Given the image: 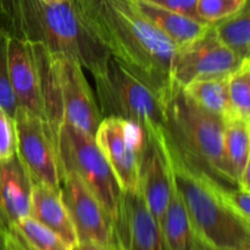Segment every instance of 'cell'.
<instances>
[{"mask_svg": "<svg viewBox=\"0 0 250 250\" xmlns=\"http://www.w3.org/2000/svg\"><path fill=\"white\" fill-rule=\"evenodd\" d=\"M88 31L110 56L163 98L172 88L177 46L138 10L134 0H72Z\"/></svg>", "mask_w": 250, "mask_h": 250, "instance_id": "cell-1", "label": "cell"}, {"mask_svg": "<svg viewBox=\"0 0 250 250\" xmlns=\"http://www.w3.org/2000/svg\"><path fill=\"white\" fill-rule=\"evenodd\" d=\"M0 28L7 36L73 58L93 76L104 70L110 58L83 23L72 0L58 4L42 0H0Z\"/></svg>", "mask_w": 250, "mask_h": 250, "instance_id": "cell-2", "label": "cell"}, {"mask_svg": "<svg viewBox=\"0 0 250 250\" xmlns=\"http://www.w3.org/2000/svg\"><path fill=\"white\" fill-rule=\"evenodd\" d=\"M163 136L167 150L195 175L222 187H238L225 154L222 120L175 84L164 98Z\"/></svg>", "mask_w": 250, "mask_h": 250, "instance_id": "cell-3", "label": "cell"}, {"mask_svg": "<svg viewBox=\"0 0 250 250\" xmlns=\"http://www.w3.org/2000/svg\"><path fill=\"white\" fill-rule=\"evenodd\" d=\"M167 154L173 185L195 237L215 250H250V224L225 205L210 181L192 172L168 150Z\"/></svg>", "mask_w": 250, "mask_h": 250, "instance_id": "cell-4", "label": "cell"}, {"mask_svg": "<svg viewBox=\"0 0 250 250\" xmlns=\"http://www.w3.org/2000/svg\"><path fill=\"white\" fill-rule=\"evenodd\" d=\"M94 80L102 117L128 120L148 133L163 134L164 98L148 83L112 56Z\"/></svg>", "mask_w": 250, "mask_h": 250, "instance_id": "cell-5", "label": "cell"}, {"mask_svg": "<svg viewBox=\"0 0 250 250\" xmlns=\"http://www.w3.org/2000/svg\"><path fill=\"white\" fill-rule=\"evenodd\" d=\"M56 149L61 176L68 171L75 172L97 198L111 224L119 210L122 189L94 137L62 122L56 133Z\"/></svg>", "mask_w": 250, "mask_h": 250, "instance_id": "cell-6", "label": "cell"}, {"mask_svg": "<svg viewBox=\"0 0 250 250\" xmlns=\"http://www.w3.org/2000/svg\"><path fill=\"white\" fill-rule=\"evenodd\" d=\"M94 139L125 192L138 190L146 131L119 117H103Z\"/></svg>", "mask_w": 250, "mask_h": 250, "instance_id": "cell-7", "label": "cell"}, {"mask_svg": "<svg viewBox=\"0 0 250 250\" xmlns=\"http://www.w3.org/2000/svg\"><path fill=\"white\" fill-rule=\"evenodd\" d=\"M16 155L26 168L33 185L61 187V171L56 139L49 125L17 106L14 115Z\"/></svg>", "mask_w": 250, "mask_h": 250, "instance_id": "cell-8", "label": "cell"}, {"mask_svg": "<svg viewBox=\"0 0 250 250\" xmlns=\"http://www.w3.org/2000/svg\"><path fill=\"white\" fill-rule=\"evenodd\" d=\"M51 62L62 121L94 137L103 117L82 65L73 58L54 53Z\"/></svg>", "mask_w": 250, "mask_h": 250, "instance_id": "cell-9", "label": "cell"}, {"mask_svg": "<svg viewBox=\"0 0 250 250\" xmlns=\"http://www.w3.org/2000/svg\"><path fill=\"white\" fill-rule=\"evenodd\" d=\"M242 61L215 36L212 24L207 31L176 50L171 62L172 84L183 88L203 78L227 76Z\"/></svg>", "mask_w": 250, "mask_h": 250, "instance_id": "cell-10", "label": "cell"}, {"mask_svg": "<svg viewBox=\"0 0 250 250\" xmlns=\"http://www.w3.org/2000/svg\"><path fill=\"white\" fill-rule=\"evenodd\" d=\"M110 225L111 243L116 250H167L160 226L141 189L122 190L116 217Z\"/></svg>", "mask_w": 250, "mask_h": 250, "instance_id": "cell-11", "label": "cell"}, {"mask_svg": "<svg viewBox=\"0 0 250 250\" xmlns=\"http://www.w3.org/2000/svg\"><path fill=\"white\" fill-rule=\"evenodd\" d=\"M61 195L71 217L78 243L112 246L111 226L107 215L87 186L75 172L61 176Z\"/></svg>", "mask_w": 250, "mask_h": 250, "instance_id": "cell-12", "label": "cell"}, {"mask_svg": "<svg viewBox=\"0 0 250 250\" xmlns=\"http://www.w3.org/2000/svg\"><path fill=\"white\" fill-rule=\"evenodd\" d=\"M7 67L17 105L46 122L41 66L33 43L7 36Z\"/></svg>", "mask_w": 250, "mask_h": 250, "instance_id": "cell-13", "label": "cell"}, {"mask_svg": "<svg viewBox=\"0 0 250 250\" xmlns=\"http://www.w3.org/2000/svg\"><path fill=\"white\" fill-rule=\"evenodd\" d=\"M139 188L146 207L161 229V222L172 189V173L163 134L146 132Z\"/></svg>", "mask_w": 250, "mask_h": 250, "instance_id": "cell-14", "label": "cell"}, {"mask_svg": "<svg viewBox=\"0 0 250 250\" xmlns=\"http://www.w3.org/2000/svg\"><path fill=\"white\" fill-rule=\"evenodd\" d=\"M32 181L15 154L0 161V231H11L31 214Z\"/></svg>", "mask_w": 250, "mask_h": 250, "instance_id": "cell-15", "label": "cell"}, {"mask_svg": "<svg viewBox=\"0 0 250 250\" xmlns=\"http://www.w3.org/2000/svg\"><path fill=\"white\" fill-rule=\"evenodd\" d=\"M29 216L55 232L72 248L78 244L75 227L62 200L61 188L32 185Z\"/></svg>", "mask_w": 250, "mask_h": 250, "instance_id": "cell-16", "label": "cell"}, {"mask_svg": "<svg viewBox=\"0 0 250 250\" xmlns=\"http://www.w3.org/2000/svg\"><path fill=\"white\" fill-rule=\"evenodd\" d=\"M139 11L163 32L177 48L202 36L211 23L198 21L185 15L163 9L144 0H134Z\"/></svg>", "mask_w": 250, "mask_h": 250, "instance_id": "cell-17", "label": "cell"}, {"mask_svg": "<svg viewBox=\"0 0 250 250\" xmlns=\"http://www.w3.org/2000/svg\"><path fill=\"white\" fill-rule=\"evenodd\" d=\"M161 232L167 250H194L198 243L187 209L173 180L170 199L161 222Z\"/></svg>", "mask_w": 250, "mask_h": 250, "instance_id": "cell-18", "label": "cell"}, {"mask_svg": "<svg viewBox=\"0 0 250 250\" xmlns=\"http://www.w3.org/2000/svg\"><path fill=\"white\" fill-rule=\"evenodd\" d=\"M227 76L193 81L183 87V90L198 106L225 120L232 115L227 90Z\"/></svg>", "mask_w": 250, "mask_h": 250, "instance_id": "cell-19", "label": "cell"}, {"mask_svg": "<svg viewBox=\"0 0 250 250\" xmlns=\"http://www.w3.org/2000/svg\"><path fill=\"white\" fill-rule=\"evenodd\" d=\"M224 122V148L227 161L238 183L239 176L249 161L250 120L238 116L226 117Z\"/></svg>", "mask_w": 250, "mask_h": 250, "instance_id": "cell-20", "label": "cell"}, {"mask_svg": "<svg viewBox=\"0 0 250 250\" xmlns=\"http://www.w3.org/2000/svg\"><path fill=\"white\" fill-rule=\"evenodd\" d=\"M215 36L241 61L249 59L250 53V10L249 2L237 14L215 22Z\"/></svg>", "mask_w": 250, "mask_h": 250, "instance_id": "cell-21", "label": "cell"}, {"mask_svg": "<svg viewBox=\"0 0 250 250\" xmlns=\"http://www.w3.org/2000/svg\"><path fill=\"white\" fill-rule=\"evenodd\" d=\"M29 250H72L60 236L32 216H26L12 227Z\"/></svg>", "mask_w": 250, "mask_h": 250, "instance_id": "cell-22", "label": "cell"}, {"mask_svg": "<svg viewBox=\"0 0 250 250\" xmlns=\"http://www.w3.org/2000/svg\"><path fill=\"white\" fill-rule=\"evenodd\" d=\"M229 105L232 115L243 120H250V59L227 76Z\"/></svg>", "mask_w": 250, "mask_h": 250, "instance_id": "cell-23", "label": "cell"}, {"mask_svg": "<svg viewBox=\"0 0 250 250\" xmlns=\"http://www.w3.org/2000/svg\"><path fill=\"white\" fill-rule=\"evenodd\" d=\"M249 0H197L195 12L205 23H215L237 14Z\"/></svg>", "mask_w": 250, "mask_h": 250, "instance_id": "cell-24", "label": "cell"}, {"mask_svg": "<svg viewBox=\"0 0 250 250\" xmlns=\"http://www.w3.org/2000/svg\"><path fill=\"white\" fill-rule=\"evenodd\" d=\"M0 106L14 119L17 100L11 88L7 67V34L0 28Z\"/></svg>", "mask_w": 250, "mask_h": 250, "instance_id": "cell-25", "label": "cell"}, {"mask_svg": "<svg viewBox=\"0 0 250 250\" xmlns=\"http://www.w3.org/2000/svg\"><path fill=\"white\" fill-rule=\"evenodd\" d=\"M212 186L225 205L229 208L234 214L238 215L241 219L250 224L249 192H246L238 187H222L215 183H212Z\"/></svg>", "mask_w": 250, "mask_h": 250, "instance_id": "cell-26", "label": "cell"}, {"mask_svg": "<svg viewBox=\"0 0 250 250\" xmlns=\"http://www.w3.org/2000/svg\"><path fill=\"white\" fill-rule=\"evenodd\" d=\"M16 154V132L14 119L0 106V161Z\"/></svg>", "mask_w": 250, "mask_h": 250, "instance_id": "cell-27", "label": "cell"}, {"mask_svg": "<svg viewBox=\"0 0 250 250\" xmlns=\"http://www.w3.org/2000/svg\"><path fill=\"white\" fill-rule=\"evenodd\" d=\"M144 1L200 21L195 12L197 0H144Z\"/></svg>", "mask_w": 250, "mask_h": 250, "instance_id": "cell-28", "label": "cell"}, {"mask_svg": "<svg viewBox=\"0 0 250 250\" xmlns=\"http://www.w3.org/2000/svg\"><path fill=\"white\" fill-rule=\"evenodd\" d=\"M0 250H29L19 237V234L11 231H0Z\"/></svg>", "mask_w": 250, "mask_h": 250, "instance_id": "cell-29", "label": "cell"}, {"mask_svg": "<svg viewBox=\"0 0 250 250\" xmlns=\"http://www.w3.org/2000/svg\"><path fill=\"white\" fill-rule=\"evenodd\" d=\"M72 250H116L112 246H104L99 243H78Z\"/></svg>", "mask_w": 250, "mask_h": 250, "instance_id": "cell-30", "label": "cell"}, {"mask_svg": "<svg viewBox=\"0 0 250 250\" xmlns=\"http://www.w3.org/2000/svg\"><path fill=\"white\" fill-rule=\"evenodd\" d=\"M194 250H215V249L210 248L209 246H207V244L202 243V242H200L199 239H198V243H197V246H195V249Z\"/></svg>", "mask_w": 250, "mask_h": 250, "instance_id": "cell-31", "label": "cell"}, {"mask_svg": "<svg viewBox=\"0 0 250 250\" xmlns=\"http://www.w3.org/2000/svg\"><path fill=\"white\" fill-rule=\"evenodd\" d=\"M43 2H46V4H58V2L66 1V0H42Z\"/></svg>", "mask_w": 250, "mask_h": 250, "instance_id": "cell-32", "label": "cell"}]
</instances>
